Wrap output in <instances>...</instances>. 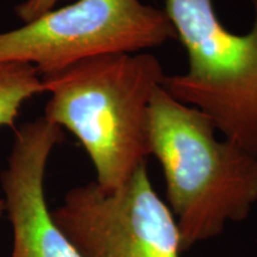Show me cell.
<instances>
[{
	"label": "cell",
	"mask_w": 257,
	"mask_h": 257,
	"mask_svg": "<svg viewBox=\"0 0 257 257\" xmlns=\"http://www.w3.org/2000/svg\"><path fill=\"white\" fill-rule=\"evenodd\" d=\"M165 76L160 60L141 51L91 57L42 78L43 117L75 136L105 191L147 162L149 108Z\"/></svg>",
	"instance_id": "1"
},
{
	"label": "cell",
	"mask_w": 257,
	"mask_h": 257,
	"mask_svg": "<svg viewBox=\"0 0 257 257\" xmlns=\"http://www.w3.org/2000/svg\"><path fill=\"white\" fill-rule=\"evenodd\" d=\"M201 111L160 87L148 117L150 155L159 161L182 251L219 236L257 200V155L217 137Z\"/></svg>",
	"instance_id": "2"
},
{
	"label": "cell",
	"mask_w": 257,
	"mask_h": 257,
	"mask_svg": "<svg viewBox=\"0 0 257 257\" xmlns=\"http://www.w3.org/2000/svg\"><path fill=\"white\" fill-rule=\"evenodd\" d=\"M165 3L188 68L166 74L162 87L206 114L224 138L257 155V0H251L253 22L245 34L227 30L212 0Z\"/></svg>",
	"instance_id": "3"
},
{
	"label": "cell",
	"mask_w": 257,
	"mask_h": 257,
	"mask_svg": "<svg viewBox=\"0 0 257 257\" xmlns=\"http://www.w3.org/2000/svg\"><path fill=\"white\" fill-rule=\"evenodd\" d=\"M175 38L165 10L142 0H76L0 32V63L31 64L43 78L91 57L141 53Z\"/></svg>",
	"instance_id": "4"
},
{
	"label": "cell",
	"mask_w": 257,
	"mask_h": 257,
	"mask_svg": "<svg viewBox=\"0 0 257 257\" xmlns=\"http://www.w3.org/2000/svg\"><path fill=\"white\" fill-rule=\"evenodd\" d=\"M51 213L81 257H180L182 252L178 221L154 188L147 162L112 191L95 181L69 189Z\"/></svg>",
	"instance_id": "5"
},
{
	"label": "cell",
	"mask_w": 257,
	"mask_h": 257,
	"mask_svg": "<svg viewBox=\"0 0 257 257\" xmlns=\"http://www.w3.org/2000/svg\"><path fill=\"white\" fill-rule=\"evenodd\" d=\"M63 140L62 128L44 117L15 131L0 174L5 213L14 231L11 257H81L56 224L44 193L50 155Z\"/></svg>",
	"instance_id": "6"
},
{
	"label": "cell",
	"mask_w": 257,
	"mask_h": 257,
	"mask_svg": "<svg viewBox=\"0 0 257 257\" xmlns=\"http://www.w3.org/2000/svg\"><path fill=\"white\" fill-rule=\"evenodd\" d=\"M42 76L28 63H0V128H15L25 102L43 94Z\"/></svg>",
	"instance_id": "7"
},
{
	"label": "cell",
	"mask_w": 257,
	"mask_h": 257,
	"mask_svg": "<svg viewBox=\"0 0 257 257\" xmlns=\"http://www.w3.org/2000/svg\"><path fill=\"white\" fill-rule=\"evenodd\" d=\"M61 2L67 0H24L16 6L15 12L22 23H29L57 8Z\"/></svg>",
	"instance_id": "8"
},
{
	"label": "cell",
	"mask_w": 257,
	"mask_h": 257,
	"mask_svg": "<svg viewBox=\"0 0 257 257\" xmlns=\"http://www.w3.org/2000/svg\"><path fill=\"white\" fill-rule=\"evenodd\" d=\"M5 214V204H4V199L0 198V218Z\"/></svg>",
	"instance_id": "9"
}]
</instances>
